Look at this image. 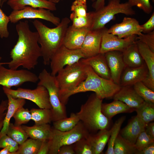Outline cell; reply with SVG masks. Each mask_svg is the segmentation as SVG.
<instances>
[{
	"label": "cell",
	"mask_w": 154,
	"mask_h": 154,
	"mask_svg": "<svg viewBox=\"0 0 154 154\" xmlns=\"http://www.w3.org/2000/svg\"><path fill=\"white\" fill-rule=\"evenodd\" d=\"M10 22L16 23L24 19H40L50 22L56 26L60 23V18L55 16L50 11L41 8L26 6L22 9L13 10L9 16Z\"/></svg>",
	"instance_id": "12"
},
{
	"label": "cell",
	"mask_w": 154,
	"mask_h": 154,
	"mask_svg": "<svg viewBox=\"0 0 154 154\" xmlns=\"http://www.w3.org/2000/svg\"><path fill=\"white\" fill-rule=\"evenodd\" d=\"M18 143L7 135L0 138V148H7L12 154L17 151L18 147Z\"/></svg>",
	"instance_id": "42"
},
{
	"label": "cell",
	"mask_w": 154,
	"mask_h": 154,
	"mask_svg": "<svg viewBox=\"0 0 154 154\" xmlns=\"http://www.w3.org/2000/svg\"><path fill=\"white\" fill-rule=\"evenodd\" d=\"M3 90L6 94H9L15 98H21L31 101L40 108L51 110L48 92L44 86L37 85L33 90L19 88L13 90L3 87Z\"/></svg>",
	"instance_id": "9"
},
{
	"label": "cell",
	"mask_w": 154,
	"mask_h": 154,
	"mask_svg": "<svg viewBox=\"0 0 154 154\" xmlns=\"http://www.w3.org/2000/svg\"><path fill=\"white\" fill-rule=\"evenodd\" d=\"M127 2L131 7L136 6L146 13L149 14L152 11L153 7L150 0H128Z\"/></svg>",
	"instance_id": "43"
},
{
	"label": "cell",
	"mask_w": 154,
	"mask_h": 154,
	"mask_svg": "<svg viewBox=\"0 0 154 154\" xmlns=\"http://www.w3.org/2000/svg\"><path fill=\"white\" fill-rule=\"evenodd\" d=\"M80 121L76 113H72L68 117L53 122V127L61 131H67L73 128Z\"/></svg>",
	"instance_id": "31"
},
{
	"label": "cell",
	"mask_w": 154,
	"mask_h": 154,
	"mask_svg": "<svg viewBox=\"0 0 154 154\" xmlns=\"http://www.w3.org/2000/svg\"><path fill=\"white\" fill-rule=\"evenodd\" d=\"M10 20L7 16L0 8V37L1 38H7L9 35L8 25Z\"/></svg>",
	"instance_id": "44"
},
{
	"label": "cell",
	"mask_w": 154,
	"mask_h": 154,
	"mask_svg": "<svg viewBox=\"0 0 154 154\" xmlns=\"http://www.w3.org/2000/svg\"><path fill=\"white\" fill-rule=\"evenodd\" d=\"M105 27L99 30H90L88 31L80 49L84 58L100 53L102 36Z\"/></svg>",
	"instance_id": "15"
},
{
	"label": "cell",
	"mask_w": 154,
	"mask_h": 154,
	"mask_svg": "<svg viewBox=\"0 0 154 154\" xmlns=\"http://www.w3.org/2000/svg\"><path fill=\"white\" fill-rule=\"evenodd\" d=\"M0 154H12L10 152L8 149L7 147L3 148L2 150L0 151Z\"/></svg>",
	"instance_id": "53"
},
{
	"label": "cell",
	"mask_w": 154,
	"mask_h": 154,
	"mask_svg": "<svg viewBox=\"0 0 154 154\" xmlns=\"http://www.w3.org/2000/svg\"><path fill=\"white\" fill-rule=\"evenodd\" d=\"M102 100L95 93L92 94L76 113L89 133H95L101 130L108 129L110 120L102 112Z\"/></svg>",
	"instance_id": "4"
},
{
	"label": "cell",
	"mask_w": 154,
	"mask_h": 154,
	"mask_svg": "<svg viewBox=\"0 0 154 154\" xmlns=\"http://www.w3.org/2000/svg\"><path fill=\"white\" fill-rule=\"evenodd\" d=\"M39 80L37 85H42L47 90L52 109V121L54 122L67 117L65 105L59 98V88L55 76L51 74L44 69L38 76Z\"/></svg>",
	"instance_id": "7"
},
{
	"label": "cell",
	"mask_w": 154,
	"mask_h": 154,
	"mask_svg": "<svg viewBox=\"0 0 154 154\" xmlns=\"http://www.w3.org/2000/svg\"><path fill=\"white\" fill-rule=\"evenodd\" d=\"M8 106V100L2 101L0 104V119L4 118L6 112H5L7 110Z\"/></svg>",
	"instance_id": "49"
},
{
	"label": "cell",
	"mask_w": 154,
	"mask_h": 154,
	"mask_svg": "<svg viewBox=\"0 0 154 154\" xmlns=\"http://www.w3.org/2000/svg\"><path fill=\"white\" fill-rule=\"evenodd\" d=\"M38 77L28 70L7 69L0 64V85L9 88L20 86L24 83H36Z\"/></svg>",
	"instance_id": "10"
},
{
	"label": "cell",
	"mask_w": 154,
	"mask_h": 154,
	"mask_svg": "<svg viewBox=\"0 0 154 154\" xmlns=\"http://www.w3.org/2000/svg\"><path fill=\"white\" fill-rule=\"evenodd\" d=\"M87 137L81 139L72 144L75 154H93L92 147Z\"/></svg>",
	"instance_id": "38"
},
{
	"label": "cell",
	"mask_w": 154,
	"mask_h": 154,
	"mask_svg": "<svg viewBox=\"0 0 154 154\" xmlns=\"http://www.w3.org/2000/svg\"><path fill=\"white\" fill-rule=\"evenodd\" d=\"M89 132L80 121L71 130L61 131L52 127L51 135L48 140V154H58L60 148L72 145L81 139L86 138Z\"/></svg>",
	"instance_id": "8"
},
{
	"label": "cell",
	"mask_w": 154,
	"mask_h": 154,
	"mask_svg": "<svg viewBox=\"0 0 154 154\" xmlns=\"http://www.w3.org/2000/svg\"><path fill=\"white\" fill-rule=\"evenodd\" d=\"M142 33L147 34L151 32L154 29V12L152 14L148 20L145 23L141 25Z\"/></svg>",
	"instance_id": "46"
},
{
	"label": "cell",
	"mask_w": 154,
	"mask_h": 154,
	"mask_svg": "<svg viewBox=\"0 0 154 154\" xmlns=\"http://www.w3.org/2000/svg\"><path fill=\"white\" fill-rule=\"evenodd\" d=\"M87 66L80 60L60 70L55 76L59 94L72 90L83 82L87 77Z\"/></svg>",
	"instance_id": "6"
},
{
	"label": "cell",
	"mask_w": 154,
	"mask_h": 154,
	"mask_svg": "<svg viewBox=\"0 0 154 154\" xmlns=\"http://www.w3.org/2000/svg\"><path fill=\"white\" fill-rule=\"evenodd\" d=\"M4 119H0V131L1 130L3 126Z\"/></svg>",
	"instance_id": "54"
},
{
	"label": "cell",
	"mask_w": 154,
	"mask_h": 154,
	"mask_svg": "<svg viewBox=\"0 0 154 154\" xmlns=\"http://www.w3.org/2000/svg\"><path fill=\"white\" fill-rule=\"evenodd\" d=\"M101 110L103 114L110 120L117 114L121 113H131L135 111V109L130 107L121 101L114 100L109 103H102Z\"/></svg>",
	"instance_id": "27"
},
{
	"label": "cell",
	"mask_w": 154,
	"mask_h": 154,
	"mask_svg": "<svg viewBox=\"0 0 154 154\" xmlns=\"http://www.w3.org/2000/svg\"><path fill=\"white\" fill-rule=\"evenodd\" d=\"M153 143L154 139L148 135L144 131L141 132L138 136L135 145L138 152Z\"/></svg>",
	"instance_id": "41"
},
{
	"label": "cell",
	"mask_w": 154,
	"mask_h": 154,
	"mask_svg": "<svg viewBox=\"0 0 154 154\" xmlns=\"http://www.w3.org/2000/svg\"><path fill=\"white\" fill-rule=\"evenodd\" d=\"M107 29L105 27L103 33L100 53L104 54L112 51L122 52L129 45L136 41L137 35L120 38L108 33Z\"/></svg>",
	"instance_id": "13"
},
{
	"label": "cell",
	"mask_w": 154,
	"mask_h": 154,
	"mask_svg": "<svg viewBox=\"0 0 154 154\" xmlns=\"http://www.w3.org/2000/svg\"><path fill=\"white\" fill-rule=\"evenodd\" d=\"M87 28H77L68 26L63 40V45L72 50L80 49L88 31Z\"/></svg>",
	"instance_id": "19"
},
{
	"label": "cell",
	"mask_w": 154,
	"mask_h": 154,
	"mask_svg": "<svg viewBox=\"0 0 154 154\" xmlns=\"http://www.w3.org/2000/svg\"><path fill=\"white\" fill-rule=\"evenodd\" d=\"M114 154H137L138 151L135 144L123 138L119 134L114 143Z\"/></svg>",
	"instance_id": "29"
},
{
	"label": "cell",
	"mask_w": 154,
	"mask_h": 154,
	"mask_svg": "<svg viewBox=\"0 0 154 154\" xmlns=\"http://www.w3.org/2000/svg\"><path fill=\"white\" fill-rule=\"evenodd\" d=\"M136 41L143 42L146 44L151 50L154 52V31L147 33L143 34L137 36Z\"/></svg>",
	"instance_id": "45"
},
{
	"label": "cell",
	"mask_w": 154,
	"mask_h": 154,
	"mask_svg": "<svg viewBox=\"0 0 154 154\" xmlns=\"http://www.w3.org/2000/svg\"><path fill=\"white\" fill-rule=\"evenodd\" d=\"M31 119L36 125L48 124L52 121L51 110L47 109L33 108L30 111Z\"/></svg>",
	"instance_id": "32"
},
{
	"label": "cell",
	"mask_w": 154,
	"mask_h": 154,
	"mask_svg": "<svg viewBox=\"0 0 154 154\" xmlns=\"http://www.w3.org/2000/svg\"><path fill=\"white\" fill-rule=\"evenodd\" d=\"M110 132V129H105L95 133H89L87 138L92 147L93 154L102 153L108 142Z\"/></svg>",
	"instance_id": "26"
},
{
	"label": "cell",
	"mask_w": 154,
	"mask_h": 154,
	"mask_svg": "<svg viewBox=\"0 0 154 154\" xmlns=\"http://www.w3.org/2000/svg\"><path fill=\"white\" fill-rule=\"evenodd\" d=\"M7 3L13 10H21L26 6L43 8L50 11H54L56 10V4L49 1L8 0Z\"/></svg>",
	"instance_id": "23"
},
{
	"label": "cell",
	"mask_w": 154,
	"mask_h": 154,
	"mask_svg": "<svg viewBox=\"0 0 154 154\" xmlns=\"http://www.w3.org/2000/svg\"><path fill=\"white\" fill-rule=\"evenodd\" d=\"M70 22V19L65 17L56 27L50 28L37 19L33 22L38 35V42L40 45L42 57L45 65L50 64L53 55L63 45Z\"/></svg>",
	"instance_id": "2"
},
{
	"label": "cell",
	"mask_w": 154,
	"mask_h": 154,
	"mask_svg": "<svg viewBox=\"0 0 154 154\" xmlns=\"http://www.w3.org/2000/svg\"><path fill=\"white\" fill-rule=\"evenodd\" d=\"M145 131L148 135L154 139V123L151 122L147 124Z\"/></svg>",
	"instance_id": "51"
},
{
	"label": "cell",
	"mask_w": 154,
	"mask_h": 154,
	"mask_svg": "<svg viewBox=\"0 0 154 154\" xmlns=\"http://www.w3.org/2000/svg\"><path fill=\"white\" fill-rule=\"evenodd\" d=\"M7 0H0V6L2 7Z\"/></svg>",
	"instance_id": "55"
},
{
	"label": "cell",
	"mask_w": 154,
	"mask_h": 154,
	"mask_svg": "<svg viewBox=\"0 0 154 154\" xmlns=\"http://www.w3.org/2000/svg\"><path fill=\"white\" fill-rule=\"evenodd\" d=\"M86 79L77 87L66 92L59 94L61 102L66 105L69 98L79 93L92 91L100 99L112 98L121 86L112 80L103 78L96 74L89 66L87 69Z\"/></svg>",
	"instance_id": "3"
},
{
	"label": "cell",
	"mask_w": 154,
	"mask_h": 154,
	"mask_svg": "<svg viewBox=\"0 0 154 154\" xmlns=\"http://www.w3.org/2000/svg\"><path fill=\"white\" fill-rule=\"evenodd\" d=\"M154 143L148 145L142 150L138 151L137 154H153Z\"/></svg>",
	"instance_id": "50"
},
{
	"label": "cell",
	"mask_w": 154,
	"mask_h": 154,
	"mask_svg": "<svg viewBox=\"0 0 154 154\" xmlns=\"http://www.w3.org/2000/svg\"><path fill=\"white\" fill-rule=\"evenodd\" d=\"M48 140L42 141L37 154H48L49 152Z\"/></svg>",
	"instance_id": "48"
},
{
	"label": "cell",
	"mask_w": 154,
	"mask_h": 154,
	"mask_svg": "<svg viewBox=\"0 0 154 154\" xmlns=\"http://www.w3.org/2000/svg\"><path fill=\"white\" fill-rule=\"evenodd\" d=\"M18 37L16 43L10 52L11 60L0 64H7L9 68L16 70L21 66L28 70L34 68L42 57L38 44V35L37 31L31 30L27 20L19 21L16 26Z\"/></svg>",
	"instance_id": "1"
},
{
	"label": "cell",
	"mask_w": 154,
	"mask_h": 154,
	"mask_svg": "<svg viewBox=\"0 0 154 154\" xmlns=\"http://www.w3.org/2000/svg\"><path fill=\"white\" fill-rule=\"evenodd\" d=\"M42 141L32 138L27 139L20 145L14 154H37Z\"/></svg>",
	"instance_id": "33"
},
{
	"label": "cell",
	"mask_w": 154,
	"mask_h": 154,
	"mask_svg": "<svg viewBox=\"0 0 154 154\" xmlns=\"http://www.w3.org/2000/svg\"><path fill=\"white\" fill-rule=\"evenodd\" d=\"M84 57L80 49H69L62 45L52 56L50 64L51 74L55 76L61 69L67 65L73 64Z\"/></svg>",
	"instance_id": "11"
},
{
	"label": "cell",
	"mask_w": 154,
	"mask_h": 154,
	"mask_svg": "<svg viewBox=\"0 0 154 154\" xmlns=\"http://www.w3.org/2000/svg\"><path fill=\"white\" fill-rule=\"evenodd\" d=\"M62 0H49V1L55 3H56L59 2L60 1Z\"/></svg>",
	"instance_id": "56"
},
{
	"label": "cell",
	"mask_w": 154,
	"mask_h": 154,
	"mask_svg": "<svg viewBox=\"0 0 154 154\" xmlns=\"http://www.w3.org/2000/svg\"><path fill=\"white\" fill-rule=\"evenodd\" d=\"M125 119V116H122L118 118L110 129V135L108 142V148L105 154H114V143L119 133L122 125Z\"/></svg>",
	"instance_id": "34"
},
{
	"label": "cell",
	"mask_w": 154,
	"mask_h": 154,
	"mask_svg": "<svg viewBox=\"0 0 154 154\" xmlns=\"http://www.w3.org/2000/svg\"><path fill=\"white\" fill-rule=\"evenodd\" d=\"M6 135L20 145L28 139L27 134L21 125H15L10 123Z\"/></svg>",
	"instance_id": "35"
},
{
	"label": "cell",
	"mask_w": 154,
	"mask_h": 154,
	"mask_svg": "<svg viewBox=\"0 0 154 154\" xmlns=\"http://www.w3.org/2000/svg\"><path fill=\"white\" fill-rule=\"evenodd\" d=\"M135 111L137 116L146 125L154 120V103L145 101Z\"/></svg>",
	"instance_id": "30"
},
{
	"label": "cell",
	"mask_w": 154,
	"mask_h": 154,
	"mask_svg": "<svg viewBox=\"0 0 154 154\" xmlns=\"http://www.w3.org/2000/svg\"><path fill=\"white\" fill-rule=\"evenodd\" d=\"M6 95L8 98V106L7 112L4 119L3 126L0 131V138L6 135L11 118L19 109L23 107L26 102L25 99L15 98L9 94Z\"/></svg>",
	"instance_id": "24"
},
{
	"label": "cell",
	"mask_w": 154,
	"mask_h": 154,
	"mask_svg": "<svg viewBox=\"0 0 154 154\" xmlns=\"http://www.w3.org/2000/svg\"><path fill=\"white\" fill-rule=\"evenodd\" d=\"M1 57H0V61L1 60Z\"/></svg>",
	"instance_id": "57"
},
{
	"label": "cell",
	"mask_w": 154,
	"mask_h": 154,
	"mask_svg": "<svg viewBox=\"0 0 154 154\" xmlns=\"http://www.w3.org/2000/svg\"><path fill=\"white\" fill-rule=\"evenodd\" d=\"M94 2L92 4V7L95 11L98 10L102 8L105 5V0H91Z\"/></svg>",
	"instance_id": "52"
},
{
	"label": "cell",
	"mask_w": 154,
	"mask_h": 154,
	"mask_svg": "<svg viewBox=\"0 0 154 154\" xmlns=\"http://www.w3.org/2000/svg\"><path fill=\"white\" fill-rule=\"evenodd\" d=\"M92 23L90 30L101 29L111 21L114 19L115 15L122 13L132 16L135 11L128 2L121 3V0H108V4L102 8L92 11Z\"/></svg>",
	"instance_id": "5"
},
{
	"label": "cell",
	"mask_w": 154,
	"mask_h": 154,
	"mask_svg": "<svg viewBox=\"0 0 154 154\" xmlns=\"http://www.w3.org/2000/svg\"><path fill=\"white\" fill-rule=\"evenodd\" d=\"M87 7L86 0H75L71 6V11L75 15L79 17L87 16Z\"/></svg>",
	"instance_id": "40"
},
{
	"label": "cell",
	"mask_w": 154,
	"mask_h": 154,
	"mask_svg": "<svg viewBox=\"0 0 154 154\" xmlns=\"http://www.w3.org/2000/svg\"><path fill=\"white\" fill-rule=\"evenodd\" d=\"M106 62L110 70L111 80L119 85L121 74L125 67L121 51H112L104 53Z\"/></svg>",
	"instance_id": "16"
},
{
	"label": "cell",
	"mask_w": 154,
	"mask_h": 154,
	"mask_svg": "<svg viewBox=\"0 0 154 154\" xmlns=\"http://www.w3.org/2000/svg\"><path fill=\"white\" fill-rule=\"evenodd\" d=\"M139 52L148 70V74L142 82L149 88L154 91V52L145 43L136 41Z\"/></svg>",
	"instance_id": "17"
},
{
	"label": "cell",
	"mask_w": 154,
	"mask_h": 154,
	"mask_svg": "<svg viewBox=\"0 0 154 154\" xmlns=\"http://www.w3.org/2000/svg\"><path fill=\"white\" fill-rule=\"evenodd\" d=\"M121 52L125 67H138L145 63L139 52L136 42L129 45Z\"/></svg>",
	"instance_id": "25"
},
{
	"label": "cell",
	"mask_w": 154,
	"mask_h": 154,
	"mask_svg": "<svg viewBox=\"0 0 154 154\" xmlns=\"http://www.w3.org/2000/svg\"><path fill=\"white\" fill-rule=\"evenodd\" d=\"M75 154L72 144L62 146L59 149L58 154Z\"/></svg>",
	"instance_id": "47"
},
{
	"label": "cell",
	"mask_w": 154,
	"mask_h": 154,
	"mask_svg": "<svg viewBox=\"0 0 154 154\" xmlns=\"http://www.w3.org/2000/svg\"><path fill=\"white\" fill-rule=\"evenodd\" d=\"M70 19L72 22L71 25L77 28H87L90 29L92 23L91 12L88 13L87 16L79 17L72 13L70 15Z\"/></svg>",
	"instance_id": "37"
},
{
	"label": "cell",
	"mask_w": 154,
	"mask_h": 154,
	"mask_svg": "<svg viewBox=\"0 0 154 154\" xmlns=\"http://www.w3.org/2000/svg\"><path fill=\"white\" fill-rule=\"evenodd\" d=\"M107 32L119 38H123L141 35L142 33V28L136 19L125 17L122 22L116 23L108 29Z\"/></svg>",
	"instance_id": "14"
},
{
	"label": "cell",
	"mask_w": 154,
	"mask_h": 154,
	"mask_svg": "<svg viewBox=\"0 0 154 154\" xmlns=\"http://www.w3.org/2000/svg\"><path fill=\"white\" fill-rule=\"evenodd\" d=\"M45 0V1H49V0Z\"/></svg>",
	"instance_id": "58"
},
{
	"label": "cell",
	"mask_w": 154,
	"mask_h": 154,
	"mask_svg": "<svg viewBox=\"0 0 154 154\" xmlns=\"http://www.w3.org/2000/svg\"><path fill=\"white\" fill-rule=\"evenodd\" d=\"M133 87L136 92L144 101L154 103V91L149 88L142 82L136 83Z\"/></svg>",
	"instance_id": "36"
},
{
	"label": "cell",
	"mask_w": 154,
	"mask_h": 154,
	"mask_svg": "<svg viewBox=\"0 0 154 154\" xmlns=\"http://www.w3.org/2000/svg\"><path fill=\"white\" fill-rule=\"evenodd\" d=\"M146 126L136 115L132 117L127 125L120 130V134L125 139L135 144L140 134L145 131Z\"/></svg>",
	"instance_id": "22"
},
{
	"label": "cell",
	"mask_w": 154,
	"mask_h": 154,
	"mask_svg": "<svg viewBox=\"0 0 154 154\" xmlns=\"http://www.w3.org/2000/svg\"><path fill=\"white\" fill-rule=\"evenodd\" d=\"M81 60L90 66L100 76L106 79L112 80L104 54L99 53L90 57L82 58Z\"/></svg>",
	"instance_id": "21"
},
{
	"label": "cell",
	"mask_w": 154,
	"mask_h": 154,
	"mask_svg": "<svg viewBox=\"0 0 154 154\" xmlns=\"http://www.w3.org/2000/svg\"><path fill=\"white\" fill-rule=\"evenodd\" d=\"M21 126L31 138L43 141L49 140L50 138L52 127L48 124Z\"/></svg>",
	"instance_id": "28"
},
{
	"label": "cell",
	"mask_w": 154,
	"mask_h": 154,
	"mask_svg": "<svg viewBox=\"0 0 154 154\" xmlns=\"http://www.w3.org/2000/svg\"><path fill=\"white\" fill-rule=\"evenodd\" d=\"M112 98L114 100L122 102L135 110L145 102L135 91L133 86H121L119 90Z\"/></svg>",
	"instance_id": "20"
},
{
	"label": "cell",
	"mask_w": 154,
	"mask_h": 154,
	"mask_svg": "<svg viewBox=\"0 0 154 154\" xmlns=\"http://www.w3.org/2000/svg\"><path fill=\"white\" fill-rule=\"evenodd\" d=\"M148 70L145 63L136 67H125L121 76L119 85L121 86H133L142 82L147 76Z\"/></svg>",
	"instance_id": "18"
},
{
	"label": "cell",
	"mask_w": 154,
	"mask_h": 154,
	"mask_svg": "<svg viewBox=\"0 0 154 154\" xmlns=\"http://www.w3.org/2000/svg\"><path fill=\"white\" fill-rule=\"evenodd\" d=\"M13 117L15 120L14 124L21 125L26 124L31 119V115L30 111L23 107L19 109L14 114Z\"/></svg>",
	"instance_id": "39"
}]
</instances>
